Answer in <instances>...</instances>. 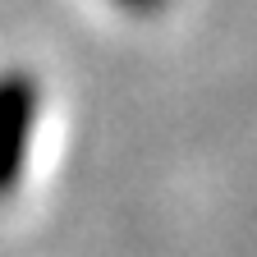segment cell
I'll use <instances>...</instances> for the list:
<instances>
[{"mask_svg":"<svg viewBox=\"0 0 257 257\" xmlns=\"http://www.w3.org/2000/svg\"><path fill=\"white\" fill-rule=\"evenodd\" d=\"M42 110V87L23 69L0 74V202L10 198L28 166V138Z\"/></svg>","mask_w":257,"mask_h":257,"instance_id":"obj_1","label":"cell"},{"mask_svg":"<svg viewBox=\"0 0 257 257\" xmlns=\"http://www.w3.org/2000/svg\"><path fill=\"white\" fill-rule=\"evenodd\" d=\"M119 5H124V10H134V14H156L166 0H119Z\"/></svg>","mask_w":257,"mask_h":257,"instance_id":"obj_2","label":"cell"}]
</instances>
